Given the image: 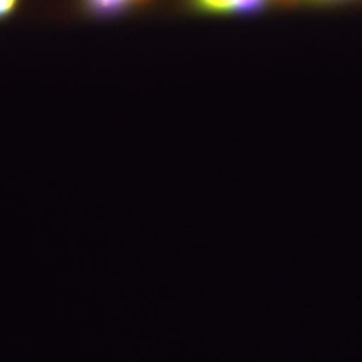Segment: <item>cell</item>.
<instances>
[{
  "label": "cell",
  "instance_id": "8992f818",
  "mask_svg": "<svg viewBox=\"0 0 362 362\" xmlns=\"http://www.w3.org/2000/svg\"><path fill=\"white\" fill-rule=\"evenodd\" d=\"M157 0H130V3H133L137 7H148L152 6Z\"/></svg>",
  "mask_w": 362,
  "mask_h": 362
},
{
  "label": "cell",
  "instance_id": "7a4b0ae2",
  "mask_svg": "<svg viewBox=\"0 0 362 362\" xmlns=\"http://www.w3.org/2000/svg\"><path fill=\"white\" fill-rule=\"evenodd\" d=\"M82 3L91 16L110 19L125 13L129 8L130 0H82Z\"/></svg>",
  "mask_w": 362,
  "mask_h": 362
},
{
  "label": "cell",
  "instance_id": "5b68a950",
  "mask_svg": "<svg viewBox=\"0 0 362 362\" xmlns=\"http://www.w3.org/2000/svg\"><path fill=\"white\" fill-rule=\"evenodd\" d=\"M272 1L278 4V6H281V7H294V6H297L300 0H272Z\"/></svg>",
  "mask_w": 362,
  "mask_h": 362
},
{
  "label": "cell",
  "instance_id": "6da1fadb",
  "mask_svg": "<svg viewBox=\"0 0 362 362\" xmlns=\"http://www.w3.org/2000/svg\"><path fill=\"white\" fill-rule=\"evenodd\" d=\"M272 0H184L188 10L204 15H258L269 8Z\"/></svg>",
  "mask_w": 362,
  "mask_h": 362
},
{
  "label": "cell",
  "instance_id": "3957f363",
  "mask_svg": "<svg viewBox=\"0 0 362 362\" xmlns=\"http://www.w3.org/2000/svg\"><path fill=\"white\" fill-rule=\"evenodd\" d=\"M19 0H0V19L8 16L16 8Z\"/></svg>",
  "mask_w": 362,
  "mask_h": 362
},
{
  "label": "cell",
  "instance_id": "277c9868",
  "mask_svg": "<svg viewBox=\"0 0 362 362\" xmlns=\"http://www.w3.org/2000/svg\"><path fill=\"white\" fill-rule=\"evenodd\" d=\"M300 1H310L318 4H337V3H348V1H357V0H300Z\"/></svg>",
  "mask_w": 362,
  "mask_h": 362
}]
</instances>
